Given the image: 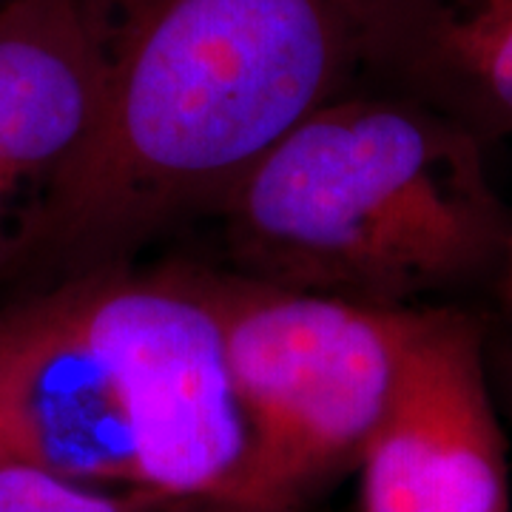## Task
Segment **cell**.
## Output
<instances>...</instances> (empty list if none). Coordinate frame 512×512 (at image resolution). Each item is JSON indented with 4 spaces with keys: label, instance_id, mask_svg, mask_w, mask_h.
<instances>
[{
    "label": "cell",
    "instance_id": "cell-10",
    "mask_svg": "<svg viewBox=\"0 0 512 512\" xmlns=\"http://www.w3.org/2000/svg\"><path fill=\"white\" fill-rule=\"evenodd\" d=\"M487 376L493 384L495 404L512 419V319L504 325L487 322Z\"/></svg>",
    "mask_w": 512,
    "mask_h": 512
},
{
    "label": "cell",
    "instance_id": "cell-4",
    "mask_svg": "<svg viewBox=\"0 0 512 512\" xmlns=\"http://www.w3.org/2000/svg\"><path fill=\"white\" fill-rule=\"evenodd\" d=\"M126 404L137 487L191 512L237 510L248 427L220 328L185 262L74 274Z\"/></svg>",
    "mask_w": 512,
    "mask_h": 512
},
{
    "label": "cell",
    "instance_id": "cell-11",
    "mask_svg": "<svg viewBox=\"0 0 512 512\" xmlns=\"http://www.w3.org/2000/svg\"><path fill=\"white\" fill-rule=\"evenodd\" d=\"M498 288H501V299L512 313V234L507 239V251H504V262H501V271H498Z\"/></svg>",
    "mask_w": 512,
    "mask_h": 512
},
{
    "label": "cell",
    "instance_id": "cell-9",
    "mask_svg": "<svg viewBox=\"0 0 512 512\" xmlns=\"http://www.w3.org/2000/svg\"><path fill=\"white\" fill-rule=\"evenodd\" d=\"M0 512H191L146 487H106L9 467L0 470Z\"/></svg>",
    "mask_w": 512,
    "mask_h": 512
},
{
    "label": "cell",
    "instance_id": "cell-6",
    "mask_svg": "<svg viewBox=\"0 0 512 512\" xmlns=\"http://www.w3.org/2000/svg\"><path fill=\"white\" fill-rule=\"evenodd\" d=\"M9 467L137 487L126 404L77 276L0 311V470Z\"/></svg>",
    "mask_w": 512,
    "mask_h": 512
},
{
    "label": "cell",
    "instance_id": "cell-2",
    "mask_svg": "<svg viewBox=\"0 0 512 512\" xmlns=\"http://www.w3.org/2000/svg\"><path fill=\"white\" fill-rule=\"evenodd\" d=\"M487 146L402 94L353 89L279 137L211 217L231 271L376 308L498 276L512 214Z\"/></svg>",
    "mask_w": 512,
    "mask_h": 512
},
{
    "label": "cell",
    "instance_id": "cell-7",
    "mask_svg": "<svg viewBox=\"0 0 512 512\" xmlns=\"http://www.w3.org/2000/svg\"><path fill=\"white\" fill-rule=\"evenodd\" d=\"M97 109L100 66L83 0L0 3V271L23 265Z\"/></svg>",
    "mask_w": 512,
    "mask_h": 512
},
{
    "label": "cell",
    "instance_id": "cell-3",
    "mask_svg": "<svg viewBox=\"0 0 512 512\" xmlns=\"http://www.w3.org/2000/svg\"><path fill=\"white\" fill-rule=\"evenodd\" d=\"M185 265L217 319L248 427L234 512H305L356 473L424 305L376 308Z\"/></svg>",
    "mask_w": 512,
    "mask_h": 512
},
{
    "label": "cell",
    "instance_id": "cell-8",
    "mask_svg": "<svg viewBox=\"0 0 512 512\" xmlns=\"http://www.w3.org/2000/svg\"><path fill=\"white\" fill-rule=\"evenodd\" d=\"M362 86L512 137V0H362Z\"/></svg>",
    "mask_w": 512,
    "mask_h": 512
},
{
    "label": "cell",
    "instance_id": "cell-5",
    "mask_svg": "<svg viewBox=\"0 0 512 512\" xmlns=\"http://www.w3.org/2000/svg\"><path fill=\"white\" fill-rule=\"evenodd\" d=\"M487 319L424 305L359 473V512H512Z\"/></svg>",
    "mask_w": 512,
    "mask_h": 512
},
{
    "label": "cell",
    "instance_id": "cell-1",
    "mask_svg": "<svg viewBox=\"0 0 512 512\" xmlns=\"http://www.w3.org/2000/svg\"><path fill=\"white\" fill-rule=\"evenodd\" d=\"M100 66L89 143L20 268L131 265L311 111L362 86V0H83Z\"/></svg>",
    "mask_w": 512,
    "mask_h": 512
}]
</instances>
